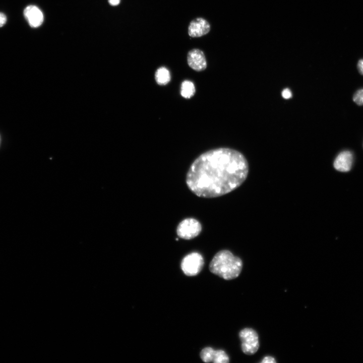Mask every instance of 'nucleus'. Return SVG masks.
I'll use <instances>...</instances> for the list:
<instances>
[{
  "label": "nucleus",
  "instance_id": "nucleus-1",
  "mask_svg": "<svg viewBox=\"0 0 363 363\" xmlns=\"http://www.w3.org/2000/svg\"><path fill=\"white\" fill-rule=\"evenodd\" d=\"M248 163L239 152L219 148L207 151L191 165L186 175L190 190L200 197L214 198L232 192L246 179Z\"/></svg>",
  "mask_w": 363,
  "mask_h": 363
},
{
  "label": "nucleus",
  "instance_id": "nucleus-2",
  "mask_svg": "<svg viewBox=\"0 0 363 363\" xmlns=\"http://www.w3.org/2000/svg\"><path fill=\"white\" fill-rule=\"evenodd\" d=\"M242 268V260L227 250L217 252L212 258L209 266L211 273L227 280L237 277Z\"/></svg>",
  "mask_w": 363,
  "mask_h": 363
},
{
  "label": "nucleus",
  "instance_id": "nucleus-3",
  "mask_svg": "<svg viewBox=\"0 0 363 363\" xmlns=\"http://www.w3.org/2000/svg\"><path fill=\"white\" fill-rule=\"evenodd\" d=\"M241 348L246 354L253 355L259 348V337L257 332L252 328H246L239 333Z\"/></svg>",
  "mask_w": 363,
  "mask_h": 363
},
{
  "label": "nucleus",
  "instance_id": "nucleus-4",
  "mask_svg": "<svg viewBox=\"0 0 363 363\" xmlns=\"http://www.w3.org/2000/svg\"><path fill=\"white\" fill-rule=\"evenodd\" d=\"M204 264L202 256L197 252H193L186 255L182 260L181 269L184 273L189 276L198 274L202 270Z\"/></svg>",
  "mask_w": 363,
  "mask_h": 363
},
{
  "label": "nucleus",
  "instance_id": "nucleus-5",
  "mask_svg": "<svg viewBox=\"0 0 363 363\" xmlns=\"http://www.w3.org/2000/svg\"><path fill=\"white\" fill-rule=\"evenodd\" d=\"M202 231L200 222L193 218L182 220L177 225L176 233L178 237L185 239H191L197 236Z\"/></svg>",
  "mask_w": 363,
  "mask_h": 363
},
{
  "label": "nucleus",
  "instance_id": "nucleus-6",
  "mask_svg": "<svg viewBox=\"0 0 363 363\" xmlns=\"http://www.w3.org/2000/svg\"><path fill=\"white\" fill-rule=\"evenodd\" d=\"M200 357L205 362L228 363L229 358L223 350H215L210 347L204 348L200 352Z\"/></svg>",
  "mask_w": 363,
  "mask_h": 363
},
{
  "label": "nucleus",
  "instance_id": "nucleus-7",
  "mask_svg": "<svg viewBox=\"0 0 363 363\" xmlns=\"http://www.w3.org/2000/svg\"><path fill=\"white\" fill-rule=\"evenodd\" d=\"M189 66L196 71L201 72L207 68V62L204 52L200 49L194 48L187 54Z\"/></svg>",
  "mask_w": 363,
  "mask_h": 363
},
{
  "label": "nucleus",
  "instance_id": "nucleus-8",
  "mask_svg": "<svg viewBox=\"0 0 363 363\" xmlns=\"http://www.w3.org/2000/svg\"><path fill=\"white\" fill-rule=\"evenodd\" d=\"M210 30V25L206 20L197 18L190 23L188 34L192 37H199L207 34Z\"/></svg>",
  "mask_w": 363,
  "mask_h": 363
},
{
  "label": "nucleus",
  "instance_id": "nucleus-9",
  "mask_svg": "<svg viewBox=\"0 0 363 363\" xmlns=\"http://www.w3.org/2000/svg\"><path fill=\"white\" fill-rule=\"evenodd\" d=\"M23 13L25 18L32 28L39 27L43 22V13L36 6H28L25 8Z\"/></svg>",
  "mask_w": 363,
  "mask_h": 363
},
{
  "label": "nucleus",
  "instance_id": "nucleus-10",
  "mask_svg": "<svg viewBox=\"0 0 363 363\" xmlns=\"http://www.w3.org/2000/svg\"><path fill=\"white\" fill-rule=\"evenodd\" d=\"M353 161L352 153L349 151H343L336 157L333 165L337 170L347 172L350 170Z\"/></svg>",
  "mask_w": 363,
  "mask_h": 363
},
{
  "label": "nucleus",
  "instance_id": "nucleus-11",
  "mask_svg": "<svg viewBox=\"0 0 363 363\" xmlns=\"http://www.w3.org/2000/svg\"><path fill=\"white\" fill-rule=\"evenodd\" d=\"M155 79L159 85H166L170 80V75L168 70L164 67L157 69L155 73Z\"/></svg>",
  "mask_w": 363,
  "mask_h": 363
},
{
  "label": "nucleus",
  "instance_id": "nucleus-12",
  "mask_svg": "<svg viewBox=\"0 0 363 363\" xmlns=\"http://www.w3.org/2000/svg\"><path fill=\"white\" fill-rule=\"evenodd\" d=\"M195 87L194 83L188 80L183 81L181 85V95L187 99L192 97L195 93Z\"/></svg>",
  "mask_w": 363,
  "mask_h": 363
},
{
  "label": "nucleus",
  "instance_id": "nucleus-13",
  "mask_svg": "<svg viewBox=\"0 0 363 363\" xmlns=\"http://www.w3.org/2000/svg\"><path fill=\"white\" fill-rule=\"evenodd\" d=\"M353 100L358 105H363V89L357 90L353 96Z\"/></svg>",
  "mask_w": 363,
  "mask_h": 363
},
{
  "label": "nucleus",
  "instance_id": "nucleus-14",
  "mask_svg": "<svg viewBox=\"0 0 363 363\" xmlns=\"http://www.w3.org/2000/svg\"><path fill=\"white\" fill-rule=\"evenodd\" d=\"M262 363H275L276 361L275 359L271 356H266L264 357L262 361Z\"/></svg>",
  "mask_w": 363,
  "mask_h": 363
},
{
  "label": "nucleus",
  "instance_id": "nucleus-15",
  "mask_svg": "<svg viewBox=\"0 0 363 363\" xmlns=\"http://www.w3.org/2000/svg\"><path fill=\"white\" fill-rule=\"evenodd\" d=\"M282 96L285 99H289L291 97L292 93L288 88H286L282 91Z\"/></svg>",
  "mask_w": 363,
  "mask_h": 363
},
{
  "label": "nucleus",
  "instance_id": "nucleus-16",
  "mask_svg": "<svg viewBox=\"0 0 363 363\" xmlns=\"http://www.w3.org/2000/svg\"><path fill=\"white\" fill-rule=\"evenodd\" d=\"M7 20L6 15L0 12V27H3L6 23Z\"/></svg>",
  "mask_w": 363,
  "mask_h": 363
},
{
  "label": "nucleus",
  "instance_id": "nucleus-17",
  "mask_svg": "<svg viewBox=\"0 0 363 363\" xmlns=\"http://www.w3.org/2000/svg\"><path fill=\"white\" fill-rule=\"evenodd\" d=\"M357 69L359 73L363 75V59L358 61L357 63Z\"/></svg>",
  "mask_w": 363,
  "mask_h": 363
},
{
  "label": "nucleus",
  "instance_id": "nucleus-18",
  "mask_svg": "<svg viewBox=\"0 0 363 363\" xmlns=\"http://www.w3.org/2000/svg\"><path fill=\"white\" fill-rule=\"evenodd\" d=\"M120 0H108L109 3L112 6H116L120 3Z\"/></svg>",
  "mask_w": 363,
  "mask_h": 363
}]
</instances>
